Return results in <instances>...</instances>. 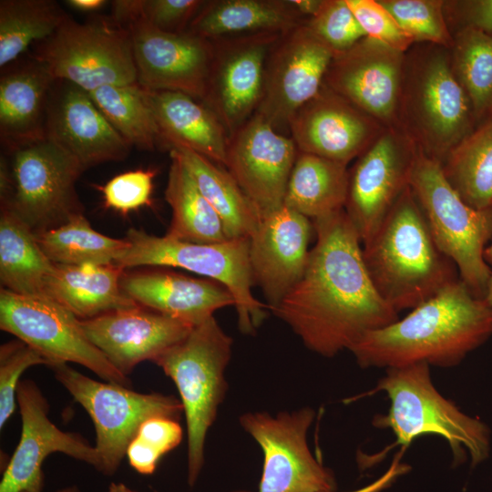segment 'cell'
<instances>
[{
	"label": "cell",
	"mask_w": 492,
	"mask_h": 492,
	"mask_svg": "<svg viewBox=\"0 0 492 492\" xmlns=\"http://www.w3.org/2000/svg\"><path fill=\"white\" fill-rule=\"evenodd\" d=\"M304 21L291 0H209L186 32L208 40L261 33L282 35Z\"/></svg>",
	"instance_id": "cell-29"
},
{
	"label": "cell",
	"mask_w": 492,
	"mask_h": 492,
	"mask_svg": "<svg viewBox=\"0 0 492 492\" xmlns=\"http://www.w3.org/2000/svg\"><path fill=\"white\" fill-rule=\"evenodd\" d=\"M492 336V307L459 279L403 319L367 333L350 352L363 368L452 367Z\"/></svg>",
	"instance_id": "cell-2"
},
{
	"label": "cell",
	"mask_w": 492,
	"mask_h": 492,
	"mask_svg": "<svg viewBox=\"0 0 492 492\" xmlns=\"http://www.w3.org/2000/svg\"><path fill=\"white\" fill-rule=\"evenodd\" d=\"M68 15L51 0L0 1V67L51 36Z\"/></svg>",
	"instance_id": "cell-36"
},
{
	"label": "cell",
	"mask_w": 492,
	"mask_h": 492,
	"mask_svg": "<svg viewBox=\"0 0 492 492\" xmlns=\"http://www.w3.org/2000/svg\"><path fill=\"white\" fill-rule=\"evenodd\" d=\"M0 328L39 352L48 367L76 363L106 382L131 386L128 377L89 341L80 319L46 295H22L2 288Z\"/></svg>",
	"instance_id": "cell-11"
},
{
	"label": "cell",
	"mask_w": 492,
	"mask_h": 492,
	"mask_svg": "<svg viewBox=\"0 0 492 492\" xmlns=\"http://www.w3.org/2000/svg\"><path fill=\"white\" fill-rule=\"evenodd\" d=\"M56 81L33 56L1 75L0 137L10 151L46 138L47 107Z\"/></svg>",
	"instance_id": "cell-26"
},
{
	"label": "cell",
	"mask_w": 492,
	"mask_h": 492,
	"mask_svg": "<svg viewBox=\"0 0 492 492\" xmlns=\"http://www.w3.org/2000/svg\"><path fill=\"white\" fill-rule=\"evenodd\" d=\"M45 135L77 159L85 169L104 162L123 160L132 148L87 92L59 80L50 94Z\"/></svg>",
	"instance_id": "cell-24"
},
{
	"label": "cell",
	"mask_w": 492,
	"mask_h": 492,
	"mask_svg": "<svg viewBox=\"0 0 492 492\" xmlns=\"http://www.w3.org/2000/svg\"><path fill=\"white\" fill-rule=\"evenodd\" d=\"M154 169H136L121 173L99 186L105 207L127 214L151 205Z\"/></svg>",
	"instance_id": "cell-42"
},
{
	"label": "cell",
	"mask_w": 492,
	"mask_h": 492,
	"mask_svg": "<svg viewBox=\"0 0 492 492\" xmlns=\"http://www.w3.org/2000/svg\"><path fill=\"white\" fill-rule=\"evenodd\" d=\"M414 44L450 49L451 34L444 15V0H378Z\"/></svg>",
	"instance_id": "cell-39"
},
{
	"label": "cell",
	"mask_w": 492,
	"mask_h": 492,
	"mask_svg": "<svg viewBox=\"0 0 492 492\" xmlns=\"http://www.w3.org/2000/svg\"><path fill=\"white\" fill-rule=\"evenodd\" d=\"M484 258H485L486 262L491 268L492 266V242L487 246L484 251Z\"/></svg>",
	"instance_id": "cell-53"
},
{
	"label": "cell",
	"mask_w": 492,
	"mask_h": 492,
	"mask_svg": "<svg viewBox=\"0 0 492 492\" xmlns=\"http://www.w3.org/2000/svg\"><path fill=\"white\" fill-rule=\"evenodd\" d=\"M54 263L35 232L8 203H1L0 281L4 289L22 295H44Z\"/></svg>",
	"instance_id": "cell-31"
},
{
	"label": "cell",
	"mask_w": 492,
	"mask_h": 492,
	"mask_svg": "<svg viewBox=\"0 0 492 492\" xmlns=\"http://www.w3.org/2000/svg\"><path fill=\"white\" fill-rule=\"evenodd\" d=\"M234 492H250V491L239 490V491H234Z\"/></svg>",
	"instance_id": "cell-55"
},
{
	"label": "cell",
	"mask_w": 492,
	"mask_h": 492,
	"mask_svg": "<svg viewBox=\"0 0 492 492\" xmlns=\"http://www.w3.org/2000/svg\"><path fill=\"white\" fill-rule=\"evenodd\" d=\"M281 35L261 33L210 40L213 56L201 101L231 135L256 112L267 55Z\"/></svg>",
	"instance_id": "cell-18"
},
{
	"label": "cell",
	"mask_w": 492,
	"mask_h": 492,
	"mask_svg": "<svg viewBox=\"0 0 492 492\" xmlns=\"http://www.w3.org/2000/svg\"><path fill=\"white\" fill-rule=\"evenodd\" d=\"M323 0H291L299 15L307 20L316 14Z\"/></svg>",
	"instance_id": "cell-50"
},
{
	"label": "cell",
	"mask_w": 492,
	"mask_h": 492,
	"mask_svg": "<svg viewBox=\"0 0 492 492\" xmlns=\"http://www.w3.org/2000/svg\"><path fill=\"white\" fill-rule=\"evenodd\" d=\"M112 127L131 146L154 150L161 146L148 89L138 82L109 85L88 93Z\"/></svg>",
	"instance_id": "cell-35"
},
{
	"label": "cell",
	"mask_w": 492,
	"mask_h": 492,
	"mask_svg": "<svg viewBox=\"0 0 492 492\" xmlns=\"http://www.w3.org/2000/svg\"><path fill=\"white\" fill-rule=\"evenodd\" d=\"M313 224L316 242L303 275L272 311L308 349L333 357L395 322L398 313L375 290L344 209Z\"/></svg>",
	"instance_id": "cell-1"
},
{
	"label": "cell",
	"mask_w": 492,
	"mask_h": 492,
	"mask_svg": "<svg viewBox=\"0 0 492 492\" xmlns=\"http://www.w3.org/2000/svg\"><path fill=\"white\" fill-rule=\"evenodd\" d=\"M314 415L312 408L304 407L275 416L260 412L240 417L264 456L259 492H335L333 473L308 446L307 432Z\"/></svg>",
	"instance_id": "cell-13"
},
{
	"label": "cell",
	"mask_w": 492,
	"mask_h": 492,
	"mask_svg": "<svg viewBox=\"0 0 492 492\" xmlns=\"http://www.w3.org/2000/svg\"><path fill=\"white\" fill-rule=\"evenodd\" d=\"M484 300L486 301V302L492 307V275H491V278L489 280V282H488V285H487V292H486V295H485V298Z\"/></svg>",
	"instance_id": "cell-52"
},
{
	"label": "cell",
	"mask_w": 492,
	"mask_h": 492,
	"mask_svg": "<svg viewBox=\"0 0 492 492\" xmlns=\"http://www.w3.org/2000/svg\"><path fill=\"white\" fill-rule=\"evenodd\" d=\"M288 129L298 151L348 166L386 128L323 84L319 92L293 115Z\"/></svg>",
	"instance_id": "cell-21"
},
{
	"label": "cell",
	"mask_w": 492,
	"mask_h": 492,
	"mask_svg": "<svg viewBox=\"0 0 492 492\" xmlns=\"http://www.w3.org/2000/svg\"><path fill=\"white\" fill-rule=\"evenodd\" d=\"M148 91L161 147L187 149L224 167L229 135L212 110L181 92Z\"/></svg>",
	"instance_id": "cell-27"
},
{
	"label": "cell",
	"mask_w": 492,
	"mask_h": 492,
	"mask_svg": "<svg viewBox=\"0 0 492 492\" xmlns=\"http://www.w3.org/2000/svg\"><path fill=\"white\" fill-rule=\"evenodd\" d=\"M145 0H114L111 2L109 18L113 23L127 29L143 18Z\"/></svg>",
	"instance_id": "cell-47"
},
{
	"label": "cell",
	"mask_w": 492,
	"mask_h": 492,
	"mask_svg": "<svg viewBox=\"0 0 492 492\" xmlns=\"http://www.w3.org/2000/svg\"><path fill=\"white\" fill-rule=\"evenodd\" d=\"M56 379L89 415L96 430L100 473L112 476L141 424L153 416L179 420L183 406L178 398L159 393L143 394L130 387L94 380L67 364L50 367Z\"/></svg>",
	"instance_id": "cell-10"
},
{
	"label": "cell",
	"mask_w": 492,
	"mask_h": 492,
	"mask_svg": "<svg viewBox=\"0 0 492 492\" xmlns=\"http://www.w3.org/2000/svg\"><path fill=\"white\" fill-rule=\"evenodd\" d=\"M232 339L214 316L154 362L175 384L183 406L188 436V483L194 486L204 464L207 433L214 423L228 385L224 372Z\"/></svg>",
	"instance_id": "cell-6"
},
{
	"label": "cell",
	"mask_w": 492,
	"mask_h": 492,
	"mask_svg": "<svg viewBox=\"0 0 492 492\" xmlns=\"http://www.w3.org/2000/svg\"><path fill=\"white\" fill-rule=\"evenodd\" d=\"M444 15L452 35L474 28L492 36V0H444Z\"/></svg>",
	"instance_id": "cell-45"
},
{
	"label": "cell",
	"mask_w": 492,
	"mask_h": 492,
	"mask_svg": "<svg viewBox=\"0 0 492 492\" xmlns=\"http://www.w3.org/2000/svg\"><path fill=\"white\" fill-rule=\"evenodd\" d=\"M417 152L415 145L399 128H386L349 169L344 210L362 244L410 186Z\"/></svg>",
	"instance_id": "cell-15"
},
{
	"label": "cell",
	"mask_w": 492,
	"mask_h": 492,
	"mask_svg": "<svg viewBox=\"0 0 492 492\" xmlns=\"http://www.w3.org/2000/svg\"><path fill=\"white\" fill-rule=\"evenodd\" d=\"M35 235L46 257L60 265L114 264L128 245L125 238H112L94 230L83 213Z\"/></svg>",
	"instance_id": "cell-37"
},
{
	"label": "cell",
	"mask_w": 492,
	"mask_h": 492,
	"mask_svg": "<svg viewBox=\"0 0 492 492\" xmlns=\"http://www.w3.org/2000/svg\"><path fill=\"white\" fill-rule=\"evenodd\" d=\"M33 57L56 80L87 93L138 82L129 33L109 17L79 23L67 16L51 36L36 44Z\"/></svg>",
	"instance_id": "cell-9"
},
{
	"label": "cell",
	"mask_w": 492,
	"mask_h": 492,
	"mask_svg": "<svg viewBox=\"0 0 492 492\" xmlns=\"http://www.w3.org/2000/svg\"><path fill=\"white\" fill-rule=\"evenodd\" d=\"M16 400L22 418L18 445L5 467L0 492H42V466L52 453H63L100 471L95 446L82 436L59 429L48 416L49 404L32 380H21Z\"/></svg>",
	"instance_id": "cell-17"
},
{
	"label": "cell",
	"mask_w": 492,
	"mask_h": 492,
	"mask_svg": "<svg viewBox=\"0 0 492 492\" xmlns=\"http://www.w3.org/2000/svg\"><path fill=\"white\" fill-rule=\"evenodd\" d=\"M346 3L366 36L404 53L415 45L378 0H346Z\"/></svg>",
	"instance_id": "cell-43"
},
{
	"label": "cell",
	"mask_w": 492,
	"mask_h": 492,
	"mask_svg": "<svg viewBox=\"0 0 492 492\" xmlns=\"http://www.w3.org/2000/svg\"><path fill=\"white\" fill-rule=\"evenodd\" d=\"M363 245L368 275L396 313L415 308L460 279L435 242L410 186Z\"/></svg>",
	"instance_id": "cell-3"
},
{
	"label": "cell",
	"mask_w": 492,
	"mask_h": 492,
	"mask_svg": "<svg viewBox=\"0 0 492 492\" xmlns=\"http://www.w3.org/2000/svg\"><path fill=\"white\" fill-rule=\"evenodd\" d=\"M313 224L282 206L265 216L250 236L249 261L253 284L272 310L303 275Z\"/></svg>",
	"instance_id": "cell-23"
},
{
	"label": "cell",
	"mask_w": 492,
	"mask_h": 492,
	"mask_svg": "<svg viewBox=\"0 0 492 492\" xmlns=\"http://www.w3.org/2000/svg\"><path fill=\"white\" fill-rule=\"evenodd\" d=\"M80 323L89 341L126 376L141 362L154 363L194 327L140 305L80 319Z\"/></svg>",
	"instance_id": "cell-22"
},
{
	"label": "cell",
	"mask_w": 492,
	"mask_h": 492,
	"mask_svg": "<svg viewBox=\"0 0 492 492\" xmlns=\"http://www.w3.org/2000/svg\"><path fill=\"white\" fill-rule=\"evenodd\" d=\"M297 155L290 136L253 114L229 136L224 168L262 217L283 206Z\"/></svg>",
	"instance_id": "cell-16"
},
{
	"label": "cell",
	"mask_w": 492,
	"mask_h": 492,
	"mask_svg": "<svg viewBox=\"0 0 492 492\" xmlns=\"http://www.w3.org/2000/svg\"><path fill=\"white\" fill-rule=\"evenodd\" d=\"M125 239L128 245L117 255L114 264L125 270L140 266L178 267L221 283L235 300L238 325L243 333H252L265 319V305L251 292L250 238L196 243L129 229Z\"/></svg>",
	"instance_id": "cell-8"
},
{
	"label": "cell",
	"mask_w": 492,
	"mask_h": 492,
	"mask_svg": "<svg viewBox=\"0 0 492 492\" xmlns=\"http://www.w3.org/2000/svg\"><path fill=\"white\" fill-rule=\"evenodd\" d=\"M405 53L364 36L335 54L323 85L386 128H398Z\"/></svg>",
	"instance_id": "cell-19"
},
{
	"label": "cell",
	"mask_w": 492,
	"mask_h": 492,
	"mask_svg": "<svg viewBox=\"0 0 492 492\" xmlns=\"http://www.w3.org/2000/svg\"><path fill=\"white\" fill-rule=\"evenodd\" d=\"M199 190L220 216L228 240L250 238L261 215L231 173L221 165L192 150L176 148Z\"/></svg>",
	"instance_id": "cell-32"
},
{
	"label": "cell",
	"mask_w": 492,
	"mask_h": 492,
	"mask_svg": "<svg viewBox=\"0 0 492 492\" xmlns=\"http://www.w3.org/2000/svg\"><path fill=\"white\" fill-rule=\"evenodd\" d=\"M107 492H137L128 486H126L124 483L121 482H112L108 486Z\"/></svg>",
	"instance_id": "cell-51"
},
{
	"label": "cell",
	"mask_w": 492,
	"mask_h": 492,
	"mask_svg": "<svg viewBox=\"0 0 492 492\" xmlns=\"http://www.w3.org/2000/svg\"><path fill=\"white\" fill-rule=\"evenodd\" d=\"M429 367L420 363L386 369L373 392H384L390 406L386 415L374 416L373 425L389 428L396 438L394 446L403 449L421 436H439L447 441L456 464L467 454L477 466L488 457L490 431L437 391Z\"/></svg>",
	"instance_id": "cell-5"
},
{
	"label": "cell",
	"mask_w": 492,
	"mask_h": 492,
	"mask_svg": "<svg viewBox=\"0 0 492 492\" xmlns=\"http://www.w3.org/2000/svg\"><path fill=\"white\" fill-rule=\"evenodd\" d=\"M11 152L13 191L4 202L35 233L83 213L76 183L86 169L77 159L47 138Z\"/></svg>",
	"instance_id": "cell-12"
},
{
	"label": "cell",
	"mask_w": 492,
	"mask_h": 492,
	"mask_svg": "<svg viewBox=\"0 0 492 492\" xmlns=\"http://www.w3.org/2000/svg\"><path fill=\"white\" fill-rule=\"evenodd\" d=\"M127 30L141 87L181 92L203 100L213 56L210 40L188 32H164L144 18Z\"/></svg>",
	"instance_id": "cell-20"
},
{
	"label": "cell",
	"mask_w": 492,
	"mask_h": 492,
	"mask_svg": "<svg viewBox=\"0 0 492 492\" xmlns=\"http://www.w3.org/2000/svg\"><path fill=\"white\" fill-rule=\"evenodd\" d=\"M305 23L334 55L366 36L346 0H323L316 14Z\"/></svg>",
	"instance_id": "cell-40"
},
{
	"label": "cell",
	"mask_w": 492,
	"mask_h": 492,
	"mask_svg": "<svg viewBox=\"0 0 492 492\" xmlns=\"http://www.w3.org/2000/svg\"><path fill=\"white\" fill-rule=\"evenodd\" d=\"M348 183L346 165L298 151L283 206L313 220L332 214L344 209Z\"/></svg>",
	"instance_id": "cell-30"
},
{
	"label": "cell",
	"mask_w": 492,
	"mask_h": 492,
	"mask_svg": "<svg viewBox=\"0 0 492 492\" xmlns=\"http://www.w3.org/2000/svg\"><path fill=\"white\" fill-rule=\"evenodd\" d=\"M124 272L116 264H54L45 283L44 295L81 320L134 307L138 304L120 286Z\"/></svg>",
	"instance_id": "cell-28"
},
{
	"label": "cell",
	"mask_w": 492,
	"mask_h": 492,
	"mask_svg": "<svg viewBox=\"0 0 492 492\" xmlns=\"http://www.w3.org/2000/svg\"><path fill=\"white\" fill-rule=\"evenodd\" d=\"M404 450L395 455L388 469L378 479L362 488L348 492H382L390 487L398 477L405 474L410 468L408 465L401 462Z\"/></svg>",
	"instance_id": "cell-48"
},
{
	"label": "cell",
	"mask_w": 492,
	"mask_h": 492,
	"mask_svg": "<svg viewBox=\"0 0 492 492\" xmlns=\"http://www.w3.org/2000/svg\"><path fill=\"white\" fill-rule=\"evenodd\" d=\"M441 168L466 204L475 209L492 206V113L447 155Z\"/></svg>",
	"instance_id": "cell-34"
},
{
	"label": "cell",
	"mask_w": 492,
	"mask_h": 492,
	"mask_svg": "<svg viewBox=\"0 0 492 492\" xmlns=\"http://www.w3.org/2000/svg\"><path fill=\"white\" fill-rule=\"evenodd\" d=\"M67 5L72 9L87 14H92L100 11L108 1L106 0H67Z\"/></svg>",
	"instance_id": "cell-49"
},
{
	"label": "cell",
	"mask_w": 492,
	"mask_h": 492,
	"mask_svg": "<svg viewBox=\"0 0 492 492\" xmlns=\"http://www.w3.org/2000/svg\"><path fill=\"white\" fill-rule=\"evenodd\" d=\"M205 1L145 0L143 18L154 27L168 33L187 31Z\"/></svg>",
	"instance_id": "cell-44"
},
{
	"label": "cell",
	"mask_w": 492,
	"mask_h": 492,
	"mask_svg": "<svg viewBox=\"0 0 492 492\" xmlns=\"http://www.w3.org/2000/svg\"><path fill=\"white\" fill-rule=\"evenodd\" d=\"M410 189L439 250L455 263L470 292L484 299L492 275L484 258L492 240V206L475 209L466 204L445 178L441 164L419 150Z\"/></svg>",
	"instance_id": "cell-7"
},
{
	"label": "cell",
	"mask_w": 492,
	"mask_h": 492,
	"mask_svg": "<svg viewBox=\"0 0 492 492\" xmlns=\"http://www.w3.org/2000/svg\"><path fill=\"white\" fill-rule=\"evenodd\" d=\"M169 156L165 199L172 214L165 236L196 243L228 240L220 216L202 195L181 159L173 151H169Z\"/></svg>",
	"instance_id": "cell-33"
},
{
	"label": "cell",
	"mask_w": 492,
	"mask_h": 492,
	"mask_svg": "<svg viewBox=\"0 0 492 492\" xmlns=\"http://www.w3.org/2000/svg\"><path fill=\"white\" fill-rule=\"evenodd\" d=\"M182 436L179 420L167 416H153L141 424L135 438L162 457L179 445Z\"/></svg>",
	"instance_id": "cell-46"
},
{
	"label": "cell",
	"mask_w": 492,
	"mask_h": 492,
	"mask_svg": "<svg viewBox=\"0 0 492 492\" xmlns=\"http://www.w3.org/2000/svg\"><path fill=\"white\" fill-rule=\"evenodd\" d=\"M47 365L36 349L17 339L0 347V428L5 425L15 408L16 392L22 374L29 367Z\"/></svg>",
	"instance_id": "cell-41"
},
{
	"label": "cell",
	"mask_w": 492,
	"mask_h": 492,
	"mask_svg": "<svg viewBox=\"0 0 492 492\" xmlns=\"http://www.w3.org/2000/svg\"><path fill=\"white\" fill-rule=\"evenodd\" d=\"M452 72L466 94L477 125L492 113V36L474 28L453 35Z\"/></svg>",
	"instance_id": "cell-38"
},
{
	"label": "cell",
	"mask_w": 492,
	"mask_h": 492,
	"mask_svg": "<svg viewBox=\"0 0 492 492\" xmlns=\"http://www.w3.org/2000/svg\"><path fill=\"white\" fill-rule=\"evenodd\" d=\"M477 126L456 79L449 49L415 44L405 52L398 128L426 157L439 162Z\"/></svg>",
	"instance_id": "cell-4"
},
{
	"label": "cell",
	"mask_w": 492,
	"mask_h": 492,
	"mask_svg": "<svg viewBox=\"0 0 492 492\" xmlns=\"http://www.w3.org/2000/svg\"><path fill=\"white\" fill-rule=\"evenodd\" d=\"M120 286L137 304L196 326L235 300L221 283L166 271L124 272Z\"/></svg>",
	"instance_id": "cell-25"
},
{
	"label": "cell",
	"mask_w": 492,
	"mask_h": 492,
	"mask_svg": "<svg viewBox=\"0 0 492 492\" xmlns=\"http://www.w3.org/2000/svg\"><path fill=\"white\" fill-rule=\"evenodd\" d=\"M56 492H80L77 486H69L57 490Z\"/></svg>",
	"instance_id": "cell-54"
},
{
	"label": "cell",
	"mask_w": 492,
	"mask_h": 492,
	"mask_svg": "<svg viewBox=\"0 0 492 492\" xmlns=\"http://www.w3.org/2000/svg\"><path fill=\"white\" fill-rule=\"evenodd\" d=\"M333 56L305 21L282 34L267 55L262 93L254 114L288 135L293 115L321 89Z\"/></svg>",
	"instance_id": "cell-14"
}]
</instances>
